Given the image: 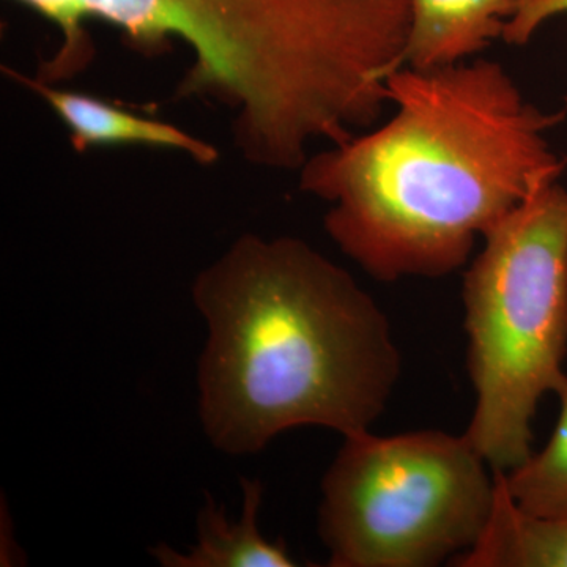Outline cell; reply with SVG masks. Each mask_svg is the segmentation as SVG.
<instances>
[{"instance_id":"cell-1","label":"cell","mask_w":567,"mask_h":567,"mask_svg":"<svg viewBox=\"0 0 567 567\" xmlns=\"http://www.w3.org/2000/svg\"><path fill=\"white\" fill-rule=\"evenodd\" d=\"M388 100L385 125L300 169L301 192L331 204V240L377 281L456 274L480 238L565 169L547 140L565 112L528 102L502 63L402 66Z\"/></svg>"},{"instance_id":"cell-2","label":"cell","mask_w":567,"mask_h":567,"mask_svg":"<svg viewBox=\"0 0 567 567\" xmlns=\"http://www.w3.org/2000/svg\"><path fill=\"white\" fill-rule=\"evenodd\" d=\"M193 298L208 327L200 420L224 453H257L301 425L361 434L385 412L402 372L390 320L300 238L245 234Z\"/></svg>"},{"instance_id":"cell-3","label":"cell","mask_w":567,"mask_h":567,"mask_svg":"<svg viewBox=\"0 0 567 567\" xmlns=\"http://www.w3.org/2000/svg\"><path fill=\"white\" fill-rule=\"evenodd\" d=\"M87 18L121 29L133 48H192L181 96L235 112L248 162L300 171L315 140L344 144L371 128L388 80L405 66L409 0H82Z\"/></svg>"},{"instance_id":"cell-4","label":"cell","mask_w":567,"mask_h":567,"mask_svg":"<svg viewBox=\"0 0 567 567\" xmlns=\"http://www.w3.org/2000/svg\"><path fill=\"white\" fill-rule=\"evenodd\" d=\"M462 286L475 412L465 434L495 472L533 456L540 399L567 393V192L547 183L483 238Z\"/></svg>"},{"instance_id":"cell-5","label":"cell","mask_w":567,"mask_h":567,"mask_svg":"<svg viewBox=\"0 0 567 567\" xmlns=\"http://www.w3.org/2000/svg\"><path fill=\"white\" fill-rule=\"evenodd\" d=\"M322 481L331 567H435L472 550L495 505V472L468 435L344 436Z\"/></svg>"},{"instance_id":"cell-6","label":"cell","mask_w":567,"mask_h":567,"mask_svg":"<svg viewBox=\"0 0 567 567\" xmlns=\"http://www.w3.org/2000/svg\"><path fill=\"white\" fill-rule=\"evenodd\" d=\"M3 73L50 103L69 128L71 145L76 152L102 145H147L186 153L205 166L218 162L216 147L171 123L141 117L95 96L54 87V84L32 80L11 69H3Z\"/></svg>"},{"instance_id":"cell-7","label":"cell","mask_w":567,"mask_h":567,"mask_svg":"<svg viewBox=\"0 0 567 567\" xmlns=\"http://www.w3.org/2000/svg\"><path fill=\"white\" fill-rule=\"evenodd\" d=\"M517 0H409L405 66L439 69L470 61L502 39Z\"/></svg>"},{"instance_id":"cell-8","label":"cell","mask_w":567,"mask_h":567,"mask_svg":"<svg viewBox=\"0 0 567 567\" xmlns=\"http://www.w3.org/2000/svg\"><path fill=\"white\" fill-rule=\"evenodd\" d=\"M244 513L230 522L226 511L212 496L197 516V544L188 554L167 546L152 548L151 554L166 567H293L282 539L271 543L260 533V506L264 486L260 481L241 480Z\"/></svg>"},{"instance_id":"cell-9","label":"cell","mask_w":567,"mask_h":567,"mask_svg":"<svg viewBox=\"0 0 567 567\" xmlns=\"http://www.w3.org/2000/svg\"><path fill=\"white\" fill-rule=\"evenodd\" d=\"M450 566L567 567V517L525 513L507 491L505 472H495L494 513L486 532Z\"/></svg>"},{"instance_id":"cell-10","label":"cell","mask_w":567,"mask_h":567,"mask_svg":"<svg viewBox=\"0 0 567 567\" xmlns=\"http://www.w3.org/2000/svg\"><path fill=\"white\" fill-rule=\"evenodd\" d=\"M559 401L561 413L547 445L525 464L505 472L514 502L533 516L567 517V393Z\"/></svg>"},{"instance_id":"cell-11","label":"cell","mask_w":567,"mask_h":567,"mask_svg":"<svg viewBox=\"0 0 567 567\" xmlns=\"http://www.w3.org/2000/svg\"><path fill=\"white\" fill-rule=\"evenodd\" d=\"M59 25L62 44L50 61L41 63L37 80L55 84L80 74L95 58V44L85 29L82 0H18Z\"/></svg>"},{"instance_id":"cell-12","label":"cell","mask_w":567,"mask_h":567,"mask_svg":"<svg viewBox=\"0 0 567 567\" xmlns=\"http://www.w3.org/2000/svg\"><path fill=\"white\" fill-rule=\"evenodd\" d=\"M558 14H567V0H517L513 17L506 21L502 40L524 47L540 25Z\"/></svg>"}]
</instances>
